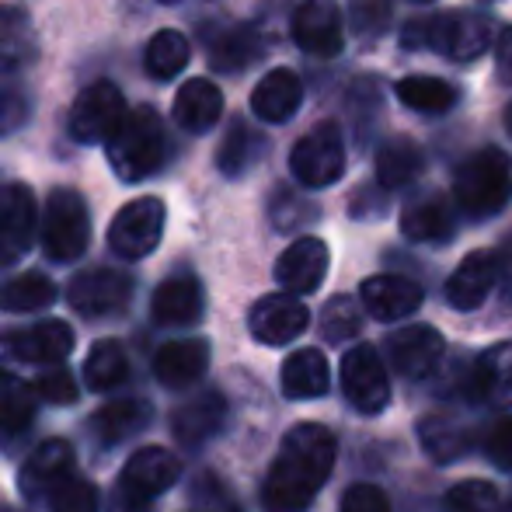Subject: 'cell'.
Returning <instances> with one entry per match:
<instances>
[{
    "mask_svg": "<svg viewBox=\"0 0 512 512\" xmlns=\"http://www.w3.org/2000/svg\"><path fill=\"white\" fill-rule=\"evenodd\" d=\"M338 457L335 432L321 422H300L279 443L262 485L265 512H304L317 499Z\"/></svg>",
    "mask_w": 512,
    "mask_h": 512,
    "instance_id": "6da1fadb",
    "label": "cell"
},
{
    "mask_svg": "<svg viewBox=\"0 0 512 512\" xmlns=\"http://www.w3.org/2000/svg\"><path fill=\"white\" fill-rule=\"evenodd\" d=\"M512 199V157L499 147H485L471 154L453 178V206L474 220L495 216Z\"/></svg>",
    "mask_w": 512,
    "mask_h": 512,
    "instance_id": "7a4b0ae2",
    "label": "cell"
},
{
    "mask_svg": "<svg viewBox=\"0 0 512 512\" xmlns=\"http://www.w3.org/2000/svg\"><path fill=\"white\" fill-rule=\"evenodd\" d=\"M108 164L122 182H143L164 164V122L154 108H133L108 136Z\"/></svg>",
    "mask_w": 512,
    "mask_h": 512,
    "instance_id": "3957f363",
    "label": "cell"
},
{
    "mask_svg": "<svg viewBox=\"0 0 512 512\" xmlns=\"http://www.w3.org/2000/svg\"><path fill=\"white\" fill-rule=\"evenodd\" d=\"M492 21L485 14L474 11H446L436 18L415 21L411 28H405V46H425L436 49L446 60H478L481 53L492 49Z\"/></svg>",
    "mask_w": 512,
    "mask_h": 512,
    "instance_id": "277c9868",
    "label": "cell"
},
{
    "mask_svg": "<svg viewBox=\"0 0 512 512\" xmlns=\"http://www.w3.org/2000/svg\"><path fill=\"white\" fill-rule=\"evenodd\" d=\"M182 474V464L164 446H143L126 460L115 481L108 512H154V502L168 492Z\"/></svg>",
    "mask_w": 512,
    "mask_h": 512,
    "instance_id": "5b68a950",
    "label": "cell"
},
{
    "mask_svg": "<svg viewBox=\"0 0 512 512\" xmlns=\"http://www.w3.org/2000/svg\"><path fill=\"white\" fill-rule=\"evenodd\" d=\"M91 241V213L81 192L56 189L42 216V251L53 262H77Z\"/></svg>",
    "mask_w": 512,
    "mask_h": 512,
    "instance_id": "8992f818",
    "label": "cell"
},
{
    "mask_svg": "<svg viewBox=\"0 0 512 512\" xmlns=\"http://www.w3.org/2000/svg\"><path fill=\"white\" fill-rule=\"evenodd\" d=\"M290 171L307 189H328L345 175V140L335 122H321L300 136L290 154Z\"/></svg>",
    "mask_w": 512,
    "mask_h": 512,
    "instance_id": "52a82bcc",
    "label": "cell"
},
{
    "mask_svg": "<svg viewBox=\"0 0 512 512\" xmlns=\"http://www.w3.org/2000/svg\"><path fill=\"white\" fill-rule=\"evenodd\" d=\"M74 342V328L67 321H56V317H46L25 331H4L0 335V370L11 363L56 366L74 352Z\"/></svg>",
    "mask_w": 512,
    "mask_h": 512,
    "instance_id": "ba28073f",
    "label": "cell"
},
{
    "mask_svg": "<svg viewBox=\"0 0 512 512\" xmlns=\"http://www.w3.org/2000/svg\"><path fill=\"white\" fill-rule=\"evenodd\" d=\"M164 220H168V209L157 196L133 199L115 213L112 227H108V244L119 258H147L150 251L161 244L164 237Z\"/></svg>",
    "mask_w": 512,
    "mask_h": 512,
    "instance_id": "9c48e42d",
    "label": "cell"
},
{
    "mask_svg": "<svg viewBox=\"0 0 512 512\" xmlns=\"http://www.w3.org/2000/svg\"><path fill=\"white\" fill-rule=\"evenodd\" d=\"M342 391L349 405L363 415H377L391 401V380L373 345H352L342 356Z\"/></svg>",
    "mask_w": 512,
    "mask_h": 512,
    "instance_id": "30bf717a",
    "label": "cell"
},
{
    "mask_svg": "<svg viewBox=\"0 0 512 512\" xmlns=\"http://www.w3.org/2000/svg\"><path fill=\"white\" fill-rule=\"evenodd\" d=\"M126 115V98L112 81H95L70 108V136L77 143H105Z\"/></svg>",
    "mask_w": 512,
    "mask_h": 512,
    "instance_id": "8fae6325",
    "label": "cell"
},
{
    "mask_svg": "<svg viewBox=\"0 0 512 512\" xmlns=\"http://www.w3.org/2000/svg\"><path fill=\"white\" fill-rule=\"evenodd\" d=\"M293 39L307 56L331 60L345 46V25L338 0H300L293 11Z\"/></svg>",
    "mask_w": 512,
    "mask_h": 512,
    "instance_id": "7c38bea8",
    "label": "cell"
},
{
    "mask_svg": "<svg viewBox=\"0 0 512 512\" xmlns=\"http://www.w3.org/2000/svg\"><path fill=\"white\" fill-rule=\"evenodd\" d=\"M39 227V209L28 185L11 182L0 189V265H14L28 255Z\"/></svg>",
    "mask_w": 512,
    "mask_h": 512,
    "instance_id": "4fadbf2b",
    "label": "cell"
},
{
    "mask_svg": "<svg viewBox=\"0 0 512 512\" xmlns=\"http://www.w3.org/2000/svg\"><path fill=\"white\" fill-rule=\"evenodd\" d=\"M446 338L429 324H405L387 338V359L408 380H425L443 363Z\"/></svg>",
    "mask_w": 512,
    "mask_h": 512,
    "instance_id": "5bb4252c",
    "label": "cell"
},
{
    "mask_svg": "<svg viewBox=\"0 0 512 512\" xmlns=\"http://www.w3.org/2000/svg\"><path fill=\"white\" fill-rule=\"evenodd\" d=\"M67 300L84 317H108L133 300V279L115 269H91L70 279Z\"/></svg>",
    "mask_w": 512,
    "mask_h": 512,
    "instance_id": "9a60e30c",
    "label": "cell"
},
{
    "mask_svg": "<svg viewBox=\"0 0 512 512\" xmlns=\"http://www.w3.org/2000/svg\"><path fill=\"white\" fill-rule=\"evenodd\" d=\"M310 324V310L300 304V297L293 293H269L262 297L248 314L251 335L262 345H290L293 338H300Z\"/></svg>",
    "mask_w": 512,
    "mask_h": 512,
    "instance_id": "2e32d148",
    "label": "cell"
},
{
    "mask_svg": "<svg viewBox=\"0 0 512 512\" xmlns=\"http://www.w3.org/2000/svg\"><path fill=\"white\" fill-rule=\"evenodd\" d=\"M331 265V251L321 237H297L276 262V283L293 297H307L324 283Z\"/></svg>",
    "mask_w": 512,
    "mask_h": 512,
    "instance_id": "e0dca14e",
    "label": "cell"
},
{
    "mask_svg": "<svg viewBox=\"0 0 512 512\" xmlns=\"http://www.w3.org/2000/svg\"><path fill=\"white\" fill-rule=\"evenodd\" d=\"M457 230V206L443 192H422L401 209V234L415 244H443Z\"/></svg>",
    "mask_w": 512,
    "mask_h": 512,
    "instance_id": "ac0fdd59",
    "label": "cell"
},
{
    "mask_svg": "<svg viewBox=\"0 0 512 512\" xmlns=\"http://www.w3.org/2000/svg\"><path fill=\"white\" fill-rule=\"evenodd\" d=\"M467 394L481 405L512 408V342L485 349L467 370Z\"/></svg>",
    "mask_w": 512,
    "mask_h": 512,
    "instance_id": "d6986e66",
    "label": "cell"
},
{
    "mask_svg": "<svg viewBox=\"0 0 512 512\" xmlns=\"http://www.w3.org/2000/svg\"><path fill=\"white\" fill-rule=\"evenodd\" d=\"M499 283V255L495 251H471L446 279V304L453 310H478Z\"/></svg>",
    "mask_w": 512,
    "mask_h": 512,
    "instance_id": "ffe728a7",
    "label": "cell"
},
{
    "mask_svg": "<svg viewBox=\"0 0 512 512\" xmlns=\"http://www.w3.org/2000/svg\"><path fill=\"white\" fill-rule=\"evenodd\" d=\"M359 304L370 310L377 321H401L422 307V286L405 276H370L359 286Z\"/></svg>",
    "mask_w": 512,
    "mask_h": 512,
    "instance_id": "44dd1931",
    "label": "cell"
},
{
    "mask_svg": "<svg viewBox=\"0 0 512 512\" xmlns=\"http://www.w3.org/2000/svg\"><path fill=\"white\" fill-rule=\"evenodd\" d=\"M74 460H77L74 446H70L67 439H49V443H42L18 471L21 492H25L28 499L49 495L67 474H74Z\"/></svg>",
    "mask_w": 512,
    "mask_h": 512,
    "instance_id": "7402d4cb",
    "label": "cell"
},
{
    "mask_svg": "<svg viewBox=\"0 0 512 512\" xmlns=\"http://www.w3.org/2000/svg\"><path fill=\"white\" fill-rule=\"evenodd\" d=\"M203 307L206 297L196 276H171L157 286L154 300H150V317L157 324H168V328H182V324L199 321Z\"/></svg>",
    "mask_w": 512,
    "mask_h": 512,
    "instance_id": "603a6c76",
    "label": "cell"
},
{
    "mask_svg": "<svg viewBox=\"0 0 512 512\" xmlns=\"http://www.w3.org/2000/svg\"><path fill=\"white\" fill-rule=\"evenodd\" d=\"M279 387L290 401H314L324 398L331 387V366L321 349H297L286 356Z\"/></svg>",
    "mask_w": 512,
    "mask_h": 512,
    "instance_id": "cb8c5ba5",
    "label": "cell"
},
{
    "mask_svg": "<svg viewBox=\"0 0 512 512\" xmlns=\"http://www.w3.org/2000/svg\"><path fill=\"white\" fill-rule=\"evenodd\" d=\"M209 366V342L206 338H182L157 349L154 356V377L164 387H189L196 384Z\"/></svg>",
    "mask_w": 512,
    "mask_h": 512,
    "instance_id": "d4e9b609",
    "label": "cell"
},
{
    "mask_svg": "<svg viewBox=\"0 0 512 512\" xmlns=\"http://www.w3.org/2000/svg\"><path fill=\"white\" fill-rule=\"evenodd\" d=\"M300 102H304V84L286 67L269 70L251 91V112L265 122H286L300 108Z\"/></svg>",
    "mask_w": 512,
    "mask_h": 512,
    "instance_id": "484cf974",
    "label": "cell"
},
{
    "mask_svg": "<svg viewBox=\"0 0 512 512\" xmlns=\"http://www.w3.org/2000/svg\"><path fill=\"white\" fill-rule=\"evenodd\" d=\"M227 422V398L220 391H203L199 398H192L189 405L175 411V436L185 446H203Z\"/></svg>",
    "mask_w": 512,
    "mask_h": 512,
    "instance_id": "4316f807",
    "label": "cell"
},
{
    "mask_svg": "<svg viewBox=\"0 0 512 512\" xmlns=\"http://www.w3.org/2000/svg\"><path fill=\"white\" fill-rule=\"evenodd\" d=\"M223 115V95L213 81L192 77L178 88L175 95V122L185 133H206L220 122Z\"/></svg>",
    "mask_w": 512,
    "mask_h": 512,
    "instance_id": "83f0119b",
    "label": "cell"
},
{
    "mask_svg": "<svg viewBox=\"0 0 512 512\" xmlns=\"http://www.w3.org/2000/svg\"><path fill=\"white\" fill-rule=\"evenodd\" d=\"M418 443L429 453L436 464H453L457 457H464L471 450V425H464V418L457 415H425L418 422Z\"/></svg>",
    "mask_w": 512,
    "mask_h": 512,
    "instance_id": "f1b7e54d",
    "label": "cell"
},
{
    "mask_svg": "<svg viewBox=\"0 0 512 512\" xmlns=\"http://www.w3.org/2000/svg\"><path fill=\"white\" fill-rule=\"evenodd\" d=\"M150 422V405L143 398H119V401H108L95 411L91 418V432L98 436L102 446H115L122 439L136 436L143 425Z\"/></svg>",
    "mask_w": 512,
    "mask_h": 512,
    "instance_id": "f546056e",
    "label": "cell"
},
{
    "mask_svg": "<svg viewBox=\"0 0 512 512\" xmlns=\"http://www.w3.org/2000/svg\"><path fill=\"white\" fill-rule=\"evenodd\" d=\"M35 56V32L25 11L0 4V74L28 67Z\"/></svg>",
    "mask_w": 512,
    "mask_h": 512,
    "instance_id": "4dcf8cb0",
    "label": "cell"
},
{
    "mask_svg": "<svg viewBox=\"0 0 512 512\" xmlns=\"http://www.w3.org/2000/svg\"><path fill=\"white\" fill-rule=\"evenodd\" d=\"M425 168V154L415 140L408 136H394L377 150V182L384 189H401V185L415 182Z\"/></svg>",
    "mask_w": 512,
    "mask_h": 512,
    "instance_id": "1f68e13d",
    "label": "cell"
},
{
    "mask_svg": "<svg viewBox=\"0 0 512 512\" xmlns=\"http://www.w3.org/2000/svg\"><path fill=\"white\" fill-rule=\"evenodd\" d=\"M35 422V394L11 370H0V439H14Z\"/></svg>",
    "mask_w": 512,
    "mask_h": 512,
    "instance_id": "d6a6232c",
    "label": "cell"
},
{
    "mask_svg": "<svg viewBox=\"0 0 512 512\" xmlns=\"http://www.w3.org/2000/svg\"><path fill=\"white\" fill-rule=\"evenodd\" d=\"M398 98L401 105H408L411 112L422 115H443L457 105V88L443 77L429 74H411L405 81H398Z\"/></svg>",
    "mask_w": 512,
    "mask_h": 512,
    "instance_id": "836d02e7",
    "label": "cell"
},
{
    "mask_svg": "<svg viewBox=\"0 0 512 512\" xmlns=\"http://www.w3.org/2000/svg\"><path fill=\"white\" fill-rule=\"evenodd\" d=\"M189 39L175 28H161L154 39L147 42V53H143V63H147V74L157 77V81H171L185 70L189 63Z\"/></svg>",
    "mask_w": 512,
    "mask_h": 512,
    "instance_id": "e575fe53",
    "label": "cell"
},
{
    "mask_svg": "<svg viewBox=\"0 0 512 512\" xmlns=\"http://www.w3.org/2000/svg\"><path fill=\"white\" fill-rule=\"evenodd\" d=\"M53 300L56 286L42 272H25V276H14L11 283L0 286V310H7V314H32V310L49 307Z\"/></svg>",
    "mask_w": 512,
    "mask_h": 512,
    "instance_id": "d590c367",
    "label": "cell"
},
{
    "mask_svg": "<svg viewBox=\"0 0 512 512\" xmlns=\"http://www.w3.org/2000/svg\"><path fill=\"white\" fill-rule=\"evenodd\" d=\"M129 373V359H126V349H122L115 338H105L98 342L95 349L88 352L84 359V377H88V391H112L126 380Z\"/></svg>",
    "mask_w": 512,
    "mask_h": 512,
    "instance_id": "8d00e7d4",
    "label": "cell"
},
{
    "mask_svg": "<svg viewBox=\"0 0 512 512\" xmlns=\"http://www.w3.org/2000/svg\"><path fill=\"white\" fill-rule=\"evenodd\" d=\"M262 136L255 133V129H248L244 122H234L227 133V140H223L220 154H216V164H220L223 175L237 178L248 171V164L255 161L258 154H262Z\"/></svg>",
    "mask_w": 512,
    "mask_h": 512,
    "instance_id": "74e56055",
    "label": "cell"
},
{
    "mask_svg": "<svg viewBox=\"0 0 512 512\" xmlns=\"http://www.w3.org/2000/svg\"><path fill=\"white\" fill-rule=\"evenodd\" d=\"M258 56V39L251 28H234L223 32L220 39L209 46V63L216 70H244Z\"/></svg>",
    "mask_w": 512,
    "mask_h": 512,
    "instance_id": "f35d334b",
    "label": "cell"
},
{
    "mask_svg": "<svg viewBox=\"0 0 512 512\" xmlns=\"http://www.w3.org/2000/svg\"><path fill=\"white\" fill-rule=\"evenodd\" d=\"M446 512H495L499 509V488L485 478H467L446 492Z\"/></svg>",
    "mask_w": 512,
    "mask_h": 512,
    "instance_id": "ab89813d",
    "label": "cell"
},
{
    "mask_svg": "<svg viewBox=\"0 0 512 512\" xmlns=\"http://www.w3.org/2000/svg\"><path fill=\"white\" fill-rule=\"evenodd\" d=\"M49 509L53 512H102V495L88 478H67L49 492Z\"/></svg>",
    "mask_w": 512,
    "mask_h": 512,
    "instance_id": "60d3db41",
    "label": "cell"
},
{
    "mask_svg": "<svg viewBox=\"0 0 512 512\" xmlns=\"http://www.w3.org/2000/svg\"><path fill=\"white\" fill-rule=\"evenodd\" d=\"M359 328H363V314H359V304L352 297H331L324 304L321 335L328 342H349L352 335H359Z\"/></svg>",
    "mask_w": 512,
    "mask_h": 512,
    "instance_id": "b9f144b4",
    "label": "cell"
},
{
    "mask_svg": "<svg viewBox=\"0 0 512 512\" xmlns=\"http://www.w3.org/2000/svg\"><path fill=\"white\" fill-rule=\"evenodd\" d=\"M35 394L53 401V405H74V401L81 398V387H77L74 373H70L67 366L56 363V366H42L39 380H35Z\"/></svg>",
    "mask_w": 512,
    "mask_h": 512,
    "instance_id": "7bdbcfd3",
    "label": "cell"
},
{
    "mask_svg": "<svg viewBox=\"0 0 512 512\" xmlns=\"http://www.w3.org/2000/svg\"><path fill=\"white\" fill-rule=\"evenodd\" d=\"M391 21V0H352V32L373 42Z\"/></svg>",
    "mask_w": 512,
    "mask_h": 512,
    "instance_id": "ee69618b",
    "label": "cell"
},
{
    "mask_svg": "<svg viewBox=\"0 0 512 512\" xmlns=\"http://www.w3.org/2000/svg\"><path fill=\"white\" fill-rule=\"evenodd\" d=\"M485 453L502 471H512V415L499 418L485 436Z\"/></svg>",
    "mask_w": 512,
    "mask_h": 512,
    "instance_id": "f6af8a7d",
    "label": "cell"
},
{
    "mask_svg": "<svg viewBox=\"0 0 512 512\" xmlns=\"http://www.w3.org/2000/svg\"><path fill=\"white\" fill-rule=\"evenodd\" d=\"M342 512H391V502L377 485H352L342 495Z\"/></svg>",
    "mask_w": 512,
    "mask_h": 512,
    "instance_id": "bcb514c9",
    "label": "cell"
},
{
    "mask_svg": "<svg viewBox=\"0 0 512 512\" xmlns=\"http://www.w3.org/2000/svg\"><path fill=\"white\" fill-rule=\"evenodd\" d=\"M25 122V102L11 91L0 88V136H7L11 129H18Z\"/></svg>",
    "mask_w": 512,
    "mask_h": 512,
    "instance_id": "7dc6e473",
    "label": "cell"
},
{
    "mask_svg": "<svg viewBox=\"0 0 512 512\" xmlns=\"http://www.w3.org/2000/svg\"><path fill=\"white\" fill-rule=\"evenodd\" d=\"M499 77L506 84H512V25L502 32V39H499Z\"/></svg>",
    "mask_w": 512,
    "mask_h": 512,
    "instance_id": "c3c4849f",
    "label": "cell"
},
{
    "mask_svg": "<svg viewBox=\"0 0 512 512\" xmlns=\"http://www.w3.org/2000/svg\"><path fill=\"white\" fill-rule=\"evenodd\" d=\"M199 512H237V506L227 499V495H223V488H216V495L209 502H203V506H199Z\"/></svg>",
    "mask_w": 512,
    "mask_h": 512,
    "instance_id": "681fc988",
    "label": "cell"
},
{
    "mask_svg": "<svg viewBox=\"0 0 512 512\" xmlns=\"http://www.w3.org/2000/svg\"><path fill=\"white\" fill-rule=\"evenodd\" d=\"M499 283H502V290H506V297L512 300V248L506 255H499Z\"/></svg>",
    "mask_w": 512,
    "mask_h": 512,
    "instance_id": "f907efd6",
    "label": "cell"
},
{
    "mask_svg": "<svg viewBox=\"0 0 512 512\" xmlns=\"http://www.w3.org/2000/svg\"><path fill=\"white\" fill-rule=\"evenodd\" d=\"M506 126H509V133H512V105H509V115H506Z\"/></svg>",
    "mask_w": 512,
    "mask_h": 512,
    "instance_id": "816d5d0a",
    "label": "cell"
},
{
    "mask_svg": "<svg viewBox=\"0 0 512 512\" xmlns=\"http://www.w3.org/2000/svg\"><path fill=\"white\" fill-rule=\"evenodd\" d=\"M411 4H429V0H411Z\"/></svg>",
    "mask_w": 512,
    "mask_h": 512,
    "instance_id": "f5cc1de1",
    "label": "cell"
},
{
    "mask_svg": "<svg viewBox=\"0 0 512 512\" xmlns=\"http://www.w3.org/2000/svg\"><path fill=\"white\" fill-rule=\"evenodd\" d=\"M161 4H175V0H161Z\"/></svg>",
    "mask_w": 512,
    "mask_h": 512,
    "instance_id": "db71d44e",
    "label": "cell"
},
{
    "mask_svg": "<svg viewBox=\"0 0 512 512\" xmlns=\"http://www.w3.org/2000/svg\"><path fill=\"white\" fill-rule=\"evenodd\" d=\"M0 512H11V509H0Z\"/></svg>",
    "mask_w": 512,
    "mask_h": 512,
    "instance_id": "11a10c76",
    "label": "cell"
},
{
    "mask_svg": "<svg viewBox=\"0 0 512 512\" xmlns=\"http://www.w3.org/2000/svg\"><path fill=\"white\" fill-rule=\"evenodd\" d=\"M506 512H512V506H509V509H506Z\"/></svg>",
    "mask_w": 512,
    "mask_h": 512,
    "instance_id": "9f6ffc18",
    "label": "cell"
}]
</instances>
